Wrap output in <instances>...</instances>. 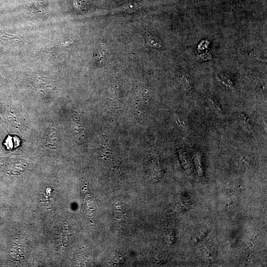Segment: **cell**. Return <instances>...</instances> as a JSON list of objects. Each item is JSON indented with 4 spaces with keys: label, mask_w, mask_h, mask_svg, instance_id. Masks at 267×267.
<instances>
[{
    "label": "cell",
    "mask_w": 267,
    "mask_h": 267,
    "mask_svg": "<svg viewBox=\"0 0 267 267\" xmlns=\"http://www.w3.org/2000/svg\"><path fill=\"white\" fill-rule=\"evenodd\" d=\"M143 36L147 47L155 49H159L161 47L162 42L157 37L147 32L144 34Z\"/></svg>",
    "instance_id": "7a4b0ae2"
},
{
    "label": "cell",
    "mask_w": 267,
    "mask_h": 267,
    "mask_svg": "<svg viewBox=\"0 0 267 267\" xmlns=\"http://www.w3.org/2000/svg\"><path fill=\"white\" fill-rule=\"evenodd\" d=\"M258 234L259 233H257V234H256L255 235H254V236L252 237V238L250 239V242H249V243L247 245V248H250V247H251L253 244L254 243V242H255V240H256V238L258 237Z\"/></svg>",
    "instance_id": "3957f363"
},
{
    "label": "cell",
    "mask_w": 267,
    "mask_h": 267,
    "mask_svg": "<svg viewBox=\"0 0 267 267\" xmlns=\"http://www.w3.org/2000/svg\"><path fill=\"white\" fill-rule=\"evenodd\" d=\"M58 135L55 130H48L44 136V144L49 148H57L59 146Z\"/></svg>",
    "instance_id": "6da1fadb"
}]
</instances>
